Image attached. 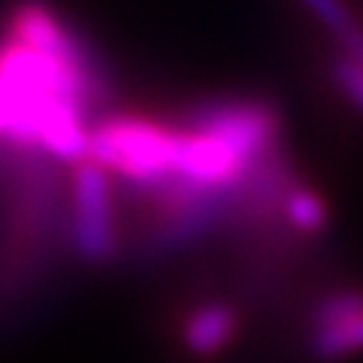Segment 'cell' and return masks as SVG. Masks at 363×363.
I'll return each instance as SVG.
<instances>
[{
  "mask_svg": "<svg viewBox=\"0 0 363 363\" xmlns=\"http://www.w3.org/2000/svg\"><path fill=\"white\" fill-rule=\"evenodd\" d=\"M240 330V312L230 303H203L182 324V345L194 357H215L233 342Z\"/></svg>",
  "mask_w": 363,
  "mask_h": 363,
  "instance_id": "obj_3",
  "label": "cell"
},
{
  "mask_svg": "<svg viewBox=\"0 0 363 363\" xmlns=\"http://www.w3.org/2000/svg\"><path fill=\"white\" fill-rule=\"evenodd\" d=\"M73 248L91 267H106L118 255L109 173L94 161L73 167Z\"/></svg>",
  "mask_w": 363,
  "mask_h": 363,
  "instance_id": "obj_2",
  "label": "cell"
},
{
  "mask_svg": "<svg viewBox=\"0 0 363 363\" xmlns=\"http://www.w3.org/2000/svg\"><path fill=\"white\" fill-rule=\"evenodd\" d=\"M176 145L179 128L136 116H121L97 121L91 128L88 161L100 164L106 173H116L143 188H152L173 179Z\"/></svg>",
  "mask_w": 363,
  "mask_h": 363,
  "instance_id": "obj_1",
  "label": "cell"
},
{
  "mask_svg": "<svg viewBox=\"0 0 363 363\" xmlns=\"http://www.w3.org/2000/svg\"><path fill=\"white\" fill-rule=\"evenodd\" d=\"M357 64H360V70H363V61H357Z\"/></svg>",
  "mask_w": 363,
  "mask_h": 363,
  "instance_id": "obj_9",
  "label": "cell"
},
{
  "mask_svg": "<svg viewBox=\"0 0 363 363\" xmlns=\"http://www.w3.org/2000/svg\"><path fill=\"white\" fill-rule=\"evenodd\" d=\"M333 79H336V85L345 91V97L351 104L363 112V70H360V64L345 58V55H339L333 61Z\"/></svg>",
  "mask_w": 363,
  "mask_h": 363,
  "instance_id": "obj_8",
  "label": "cell"
},
{
  "mask_svg": "<svg viewBox=\"0 0 363 363\" xmlns=\"http://www.w3.org/2000/svg\"><path fill=\"white\" fill-rule=\"evenodd\" d=\"M281 215H285V221L294 230L306 233V236L321 233L324 227L330 224V209H327L324 197L318 194L315 188L303 185V182H294L288 188L285 200H281Z\"/></svg>",
  "mask_w": 363,
  "mask_h": 363,
  "instance_id": "obj_6",
  "label": "cell"
},
{
  "mask_svg": "<svg viewBox=\"0 0 363 363\" xmlns=\"http://www.w3.org/2000/svg\"><path fill=\"white\" fill-rule=\"evenodd\" d=\"M300 4L333 33L336 43L342 45L345 58L363 61V28L357 25V18L351 16V9L342 0H300Z\"/></svg>",
  "mask_w": 363,
  "mask_h": 363,
  "instance_id": "obj_4",
  "label": "cell"
},
{
  "mask_svg": "<svg viewBox=\"0 0 363 363\" xmlns=\"http://www.w3.org/2000/svg\"><path fill=\"white\" fill-rule=\"evenodd\" d=\"M309 351L324 363L360 354L363 351V315L345 318V321H336V324L315 327L312 336H309Z\"/></svg>",
  "mask_w": 363,
  "mask_h": 363,
  "instance_id": "obj_5",
  "label": "cell"
},
{
  "mask_svg": "<svg viewBox=\"0 0 363 363\" xmlns=\"http://www.w3.org/2000/svg\"><path fill=\"white\" fill-rule=\"evenodd\" d=\"M363 315V291H336V294H327V297L318 300L315 312H312V324L321 327V324H336V321H345V318H357Z\"/></svg>",
  "mask_w": 363,
  "mask_h": 363,
  "instance_id": "obj_7",
  "label": "cell"
}]
</instances>
